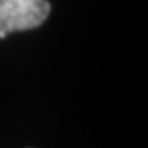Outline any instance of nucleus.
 <instances>
[{"label":"nucleus","mask_w":148,"mask_h":148,"mask_svg":"<svg viewBox=\"0 0 148 148\" xmlns=\"http://www.w3.org/2000/svg\"><path fill=\"white\" fill-rule=\"evenodd\" d=\"M49 12L48 0H0V38L40 27Z\"/></svg>","instance_id":"obj_1"}]
</instances>
